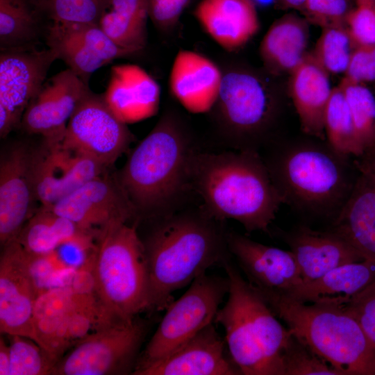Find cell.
<instances>
[{"label": "cell", "mask_w": 375, "mask_h": 375, "mask_svg": "<svg viewBox=\"0 0 375 375\" xmlns=\"http://www.w3.org/2000/svg\"><path fill=\"white\" fill-rule=\"evenodd\" d=\"M190 180L210 217L234 219L249 232H267L284 203L258 150L197 151L191 160Z\"/></svg>", "instance_id": "obj_1"}, {"label": "cell", "mask_w": 375, "mask_h": 375, "mask_svg": "<svg viewBox=\"0 0 375 375\" xmlns=\"http://www.w3.org/2000/svg\"><path fill=\"white\" fill-rule=\"evenodd\" d=\"M289 90L302 131L310 136L322 138L325 111L333 88L328 73L312 53H307L290 72Z\"/></svg>", "instance_id": "obj_26"}, {"label": "cell", "mask_w": 375, "mask_h": 375, "mask_svg": "<svg viewBox=\"0 0 375 375\" xmlns=\"http://www.w3.org/2000/svg\"><path fill=\"white\" fill-rule=\"evenodd\" d=\"M309 39L308 21L287 14L275 21L264 35L260 55L272 74L290 73L306 56Z\"/></svg>", "instance_id": "obj_29"}, {"label": "cell", "mask_w": 375, "mask_h": 375, "mask_svg": "<svg viewBox=\"0 0 375 375\" xmlns=\"http://www.w3.org/2000/svg\"><path fill=\"white\" fill-rule=\"evenodd\" d=\"M148 0H108L99 26L119 47L135 53L146 45Z\"/></svg>", "instance_id": "obj_30"}, {"label": "cell", "mask_w": 375, "mask_h": 375, "mask_svg": "<svg viewBox=\"0 0 375 375\" xmlns=\"http://www.w3.org/2000/svg\"><path fill=\"white\" fill-rule=\"evenodd\" d=\"M226 341L210 324L164 358L135 369L134 375H239Z\"/></svg>", "instance_id": "obj_20"}, {"label": "cell", "mask_w": 375, "mask_h": 375, "mask_svg": "<svg viewBox=\"0 0 375 375\" xmlns=\"http://www.w3.org/2000/svg\"><path fill=\"white\" fill-rule=\"evenodd\" d=\"M107 168L89 156L60 141L44 140L33 150V175L36 199L49 206L95 177Z\"/></svg>", "instance_id": "obj_13"}, {"label": "cell", "mask_w": 375, "mask_h": 375, "mask_svg": "<svg viewBox=\"0 0 375 375\" xmlns=\"http://www.w3.org/2000/svg\"><path fill=\"white\" fill-rule=\"evenodd\" d=\"M142 240L147 262L151 309L163 310L174 292L190 284L210 267L225 260L228 251L222 221L202 207L178 210L154 219Z\"/></svg>", "instance_id": "obj_2"}, {"label": "cell", "mask_w": 375, "mask_h": 375, "mask_svg": "<svg viewBox=\"0 0 375 375\" xmlns=\"http://www.w3.org/2000/svg\"><path fill=\"white\" fill-rule=\"evenodd\" d=\"M229 280L228 299L214 322L225 331L227 349L244 375H274L251 322L239 283V270L228 258L222 263Z\"/></svg>", "instance_id": "obj_19"}, {"label": "cell", "mask_w": 375, "mask_h": 375, "mask_svg": "<svg viewBox=\"0 0 375 375\" xmlns=\"http://www.w3.org/2000/svg\"><path fill=\"white\" fill-rule=\"evenodd\" d=\"M138 222L114 221L99 231L93 262L97 328L130 322L151 309L150 281Z\"/></svg>", "instance_id": "obj_5"}, {"label": "cell", "mask_w": 375, "mask_h": 375, "mask_svg": "<svg viewBox=\"0 0 375 375\" xmlns=\"http://www.w3.org/2000/svg\"><path fill=\"white\" fill-rule=\"evenodd\" d=\"M57 60L49 48L1 50L0 53V137L19 126L23 114Z\"/></svg>", "instance_id": "obj_11"}, {"label": "cell", "mask_w": 375, "mask_h": 375, "mask_svg": "<svg viewBox=\"0 0 375 375\" xmlns=\"http://www.w3.org/2000/svg\"><path fill=\"white\" fill-rule=\"evenodd\" d=\"M344 74V78L356 83L375 81V45L356 47Z\"/></svg>", "instance_id": "obj_42"}, {"label": "cell", "mask_w": 375, "mask_h": 375, "mask_svg": "<svg viewBox=\"0 0 375 375\" xmlns=\"http://www.w3.org/2000/svg\"><path fill=\"white\" fill-rule=\"evenodd\" d=\"M190 0H148L149 17L160 29L174 26Z\"/></svg>", "instance_id": "obj_43"}, {"label": "cell", "mask_w": 375, "mask_h": 375, "mask_svg": "<svg viewBox=\"0 0 375 375\" xmlns=\"http://www.w3.org/2000/svg\"><path fill=\"white\" fill-rule=\"evenodd\" d=\"M197 151L190 134L172 114L163 115L132 151L117 177L138 220L181 209L192 190L190 165Z\"/></svg>", "instance_id": "obj_3"}, {"label": "cell", "mask_w": 375, "mask_h": 375, "mask_svg": "<svg viewBox=\"0 0 375 375\" xmlns=\"http://www.w3.org/2000/svg\"><path fill=\"white\" fill-rule=\"evenodd\" d=\"M351 10L348 0H306L299 11L308 22L323 29L346 25Z\"/></svg>", "instance_id": "obj_39"}, {"label": "cell", "mask_w": 375, "mask_h": 375, "mask_svg": "<svg viewBox=\"0 0 375 375\" xmlns=\"http://www.w3.org/2000/svg\"><path fill=\"white\" fill-rule=\"evenodd\" d=\"M9 375H49L56 364L36 342L19 335H9Z\"/></svg>", "instance_id": "obj_36"}, {"label": "cell", "mask_w": 375, "mask_h": 375, "mask_svg": "<svg viewBox=\"0 0 375 375\" xmlns=\"http://www.w3.org/2000/svg\"><path fill=\"white\" fill-rule=\"evenodd\" d=\"M215 106L222 133L235 150L258 151L278 110L277 100L266 83L244 69L223 74Z\"/></svg>", "instance_id": "obj_7"}, {"label": "cell", "mask_w": 375, "mask_h": 375, "mask_svg": "<svg viewBox=\"0 0 375 375\" xmlns=\"http://www.w3.org/2000/svg\"><path fill=\"white\" fill-rule=\"evenodd\" d=\"M10 347L4 338H0V375H9Z\"/></svg>", "instance_id": "obj_44"}, {"label": "cell", "mask_w": 375, "mask_h": 375, "mask_svg": "<svg viewBox=\"0 0 375 375\" xmlns=\"http://www.w3.org/2000/svg\"><path fill=\"white\" fill-rule=\"evenodd\" d=\"M349 158L328 143L301 140L276 147L263 159L284 203L306 215L333 221L356 180Z\"/></svg>", "instance_id": "obj_4"}, {"label": "cell", "mask_w": 375, "mask_h": 375, "mask_svg": "<svg viewBox=\"0 0 375 375\" xmlns=\"http://www.w3.org/2000/svg\"><path fill=\"white\" fill-rule=\"evenodd\" d=\"M355 49L346 25L322 29L312 53L329 74L345 73Z\"/></svg>", "instance_id": "obj_35"}, {"label": "cell", "mask_w": 375, "mask_h": 375, "mask_svg": "<svg viewBox=\"0 0 375 375\" xmlns=\"http://www.w3.org/2000/svg\"><path fill=\"white\" fill-rule=\"evenodd\" d=\"M103 98L114 115L126 124L156 115L160 100L158 83L133 64L112 66Z\"/></svg>", "instance_id": "obj_23"}, {"label": "cell", "mask_w": 375, "mask_h": 375, "mask_svg": "<svg viewBox=\"0 0 375 375\" xmlns=\"http://www.w3.org/2000/svg\"><path fill=\"white\" fill-rule=\"evenodd\" d=\"M340 307L358 321L375 345V282Z\"/></svg>", "instance_id": "obj_41"}, {"label": "cell", "mask_w": 375, "mask_h": 375, "mask_svg": "<svg viewBox=\"0 0 375 375\" xmlns=\"http://www.w3.org/2000/svg\"><path fill=\"white\" fill-rule=\"evenodd\" d=\"M228 290L227 276L203 274L194 280L186 292L166 308L134 370L164 358L213 323Z\"/></svg>", "instance_id": "obj_8"}, {"label": "cell", "mask_w": 375, "mask_h": 375, "mask_svg": "<svg viewBox=\"0 0 375 375\" xmlns=\"http://www.w3.org/2000/svg\"><path fill=\"white\" fill-rule=\"evenodd\" d=\"M263 298L292 334L341 375H375V345L342 307L282 296Z\"/></svg>", "instance_id": "obj_6"}, {"label": "cell", "mask_w": 375, "mask_h": 375, "mask_svg": "<svg viewBox=\"0 0 375 375\" xmlns=\"http://www.w3.org/2000/svg\"><path fill=\"white\" fill-rule=\"evenodd\" d=\"M51 21L98 24L108 0H35Z\"/></svg>", "instance_id": "obj_38"}, {"label": "cell", "mask_w": 375, "mask_h": 375, "mask_svg": "<svg viewBox=\"0 0 375 375\" xmlns=\"http://www.w3.org/2000/svg\"><path fill=\"white\" fill-rule=\"evenodd\" d=\"M90 88L67 68L47 78L26 107L19 126L44 140L61 141L67 124Z\"/></svg>", "instance_id": "obj_17"}, {"label": "cell", "mask_w": 375, "mask_h": 375, "mask_svg": "<svg viewBox=\"0 0 375 375\" xmlns=\"http://www.w3.org/2000/svg\"><path fill=\"white\" fill-rule=\"evenodd\" d=\"M2 247L0 258V331L38 344L33 310L39 290L30 256L17 240Z\"/></svg>", "instance_id": "obj_12"}, {"label": "cell", "mask_w": 375, "mask_h": 375, "mask_svg": "<svg viewBox=\"0 0 375 375\" xmlns=\"http://www.w3.org/2000/svg\"><path fill=\"white\" fill-rule=\"evenodd\" d=\"M33 150L16 144L3 151L0 159V242L17 240L34 213L37 201L33 175Z\"/></svg>", "instance_id": "obj_18"}, {"label": "cell", "mask_w": 375, "mask_h": 375, "mask_svg": "<svg viewBox=\"0 0 375 375\" xmlns=\"http://www.w3.org/2000/svg\"><path fill=\"white\" fill-rule=\"evenodd\" d=\"M46 43L86 84L91 75L114 60L135 52L115 43L98 24L53 22L46 31Z\"/></svg>", "instance_id": "obj_15"}, {"label": "cell", "mask_w": 375, "mask_h": 375, "mask_svg": "<svg viewBox=\"0 0 375 375\" xmlns=\"http://www.w3.org/2000/svg\"><path fill=\"white\" fill-rule=\"evenodd\" d=\"M134 136L106 103L91 90L72 115L61 143L92 158L106 168L129 149Z\"/></svg>", "instance_id": "obj_10"}, {"label": "cell", "mask_w": 375, "mask_h": 375, "mask_svg": "<svg viewBox=\"0 0 375 375\" xmlns=\"http://www.w3.org/2000/svg\"><path fill=\"white\" fill-rule=\"evenodd\" d=\"M324 133L328 144L346 156H361L365 151L359 140L344 92L333 88L324 115Z\"/></svg>", "instance_id": "obj_33"}, {"label": "cell", "mask_w": 375, "mask_h": 375, "mask_svg": "<svg viewBox=\"0 0 375 375\" xmlns=\"http://www.w3.org/2000/svg\"><path fill=\"white\" fill-rule=\"evenodd\" d=\"M145 327L136 319L97 328L76 341L55 365L53 375H110L133 372ZM132 374V373H131Z\"/></svg>", "instance_id": "obj_9"}, {"label": "cell", "mask_w": 375, "mask_h": 375, "mask_svg": "<svg viewBox=\"0 0 375 375\" xmlns=\"http://www.w3.org/2000/svg\"><path fill=\"white\" fill-rule=\"evenodd\" d=\"M300 269L303 283L339 266L366 258L338 233L299 225L283 234Z\"/></svg>", "instance_id": "obj_21"}, {"label": "cell", "mask_w": 375, "mask_h": 375, "mask_svg": "<svg viewBox=\"0 0 375 375\" xmlns=\"http://www.w3.org/2000/svg\"><path fill=\"white\" fill-rule=\"evenodd\" d=\"M43 15L34 0H0L1 51L34 47Z\"/></svg>", "instance_id": "obj_32"}, {"label": "cell", "mask_w": 375, "mask_h": 375, "mask_svg": "<svg viewBox=\"0 0 375 375\" xmlns=\"http://www.w3.org/2000/svg\"><path fill=\"white\" fill-rule=\"evenodd\" d=\"M44 207L95 235L114 221L138 220L136 211L117 177H108L106 174L88 181L54 204Z\"/></svg>", "instance_id": "obj_14"}, {"label": "cell", "mask_w": 375, "mask_h": 375, "mask_svg": "<svg viewBox=\"0 0 375 375\" xmlns=\"http://www.w3.org/2000/svg\"><path fill=\"white\" fill-rule=\"evenodd\" d=\"M194 16L208 35L230 52L243 47L260 26L252 0H202Z\"/></svg>", "instance_id": "obj_25"}, {"label": "cell", "mask_w": 375, "mask_h": 375, "mask_svg": "<svg viewBox=\"0 0 375 375\" xmlns=\"http://www.w3.org/2000/svg\"><path fill=\"white\" fill-rule=\"evenodd\" d=\"M256 6H267L272 3H275V0H252Z\"/></svg>", "instance_id": "obj_46"}, {"label": "cell", "mask_w": 375, "mask_h": 375, "mask_svg": "<svg viewBox=\"0 0 375 375\" xmlns=\"http://www.w3.org/2000/svg\"><path fill=\"white\" fill-rule=\"evenodd\" d=\"M87 235H95L41 206L25 223L17 240L28 255L38 256L49 254L61 244Z\"/></svg>", "instance_id": "obj_31"}, {"label": "cell", "mask_w": 375, "mask_h": 375, "mask_svg": "<svg viewBox=\"0 0 375 375\" xmlns=\"http://www.w3.org/2000/svg\"><path fill=\"white\" fill-rule=\"evenodd\" d=\"M223 74L208 58L197 52L181 50L169 74L172 94L181 106L194 114L204 113L215 105Z\"/></svg>", "instance_id": "obj_24"}, {"label": "cell", "mask_w": 375, "mask_h": 375, "mask_svg": "<svg viewBox=\"0 0 375 375\" xmlns=\"http://www.w3.org/2000/svg\"><path fill=\"white\" fill-rule=\"evenodd\" d=\"M360 170L330 229L366 259L375 261V160L363 165Z\"/></svg>", "instance_id": "obj_22"}, {"label": "cell", "mask_w": 375, "mask_h": 375, "mask_svg": "<svg viewBox=\"0 0 375 375\" xmlns=\"http://www.w3.org/2000/svg\"><path fill=\"white\" fill-rule=\"evenodd\" d=\"M356 1L357 3H362V2L370 1H374V0H356Z\"/></svg>", "instance_id": "obj_47"}, {"label": "cell", "mask_w": 375, "mask_h": 375, "mask_svg": "<svg viewBox=\"0 0 375 375\" xmlns=\"http://www.w3.org/2000/svg\"><path fill=\"white\" fill-rule=\"evenodd\" d=\"M374 282L375 261L365 259L335 267L282 297L301 303L341 306Z\"/></svg>", "instance_id": "obj_27"}, {"label": "cell", "mask_w": 375, "mask_h": 375, "mask_svg": "<svg viewBox=\"0 0 375 375\" xmlns=\"http://www.w3.org/2000/svg\"><path fill=\"white\" fill-rule=\"evenodd\" d=\"M374 2H375V0H374Z\"/></svg>", "instance_id": "obj_48"}, {"label": "cell", "mask_w": 375, "mask_h": 375, "mask_svg": "<svg viewBox=\"0 0 375 375\" xmlns=\"http://www.w3.org/2000/svg\"><path fill=\"white\" fill-rule=\"evenodd\" d=\"M346 27L355 48L375 45V2L357 3L347 15Z\"/></svg>", "instance_id": "obj_40"}, {"label": "cell", "mask_w": 375, "mask_h": 375, "mask_svg": "<svg viewBox=\"0 0 375 375\" xmlns=\"http://www.w3.org/2000/svg\"><path fill=\"white\" fill-rule=\"evenodd\" d=\"M72 286H58L40 292L33 310L38 344L56 362L72 342L69 324L78 302Z\"/></svg>", "instance_id": "obj_28"}, {"label": "cell", "mask_w": 375, "mask_h": 375, "mask_svg": "<svg viewBox=\"0 0 375 375\" xmlns=\"http://www.w3.org/2000/svg\"><path fill=\"white\" fill-rule=\"evenodd\" d=\"M342 88L365 154L375 151V96L364 83L344 77Z\"/></svg>", "instance_id": "obj_34"}, {"label": "cell", "mask_w": 375, "mask_h": 375, "mask_svg": "<svg viewBox=\"0 0 375 375\" xmlns=\"http://www.w3.org/2000/svg\"><path fill=\"white\" fill-rule=\"evenodd\" d=\"M306 0H275V3L283 9L300 10Z\"/></svg>", "instance_id": "obj_45"}, {"label": "cell", "mask_w": 375, "mask_h": 375, "mask_svg": "<svg viewBox=\"0 0 375 375\" xmlns=\"http://www.w3.org/2000/svg\"><path fill=\"white\" fill-rule=\"evenodd\" d=\"M226 242L247 281L263 297L285 295L303 283L290 251L261 244L233 231L227 232Z\"/></svg>", "instance_id": "obj_16"}, {"label": "cell", "mask_w": 375, "mask_h": 375, "mask_svg": "<svg viewBox=\"0 0 375 375\" xmlns=\"http://www.w3.org/2000/svg\"><path fill=\"white\" fill-rule=\"evenodd\" d=\"M283 375H341L290 332L281 355Z\"/></svg>", "instance_id": "obj_37"}]
</instances>
